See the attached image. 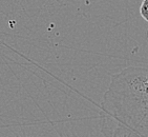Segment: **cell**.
Listing matches in <instances>:
<instances>
[{
    "label": "cell",
    "mask_w": 148,
    "mask_h": 137,
    "mask_svg": "<svg viewBox=\"0 0 148 137\" xmlns=\"http://www.w3.org/2000/svg\"><path fill=\"white\" fill-rule=\"evenodd\" d=\"M99 126L104 137H148V66H129L111 76Z\"/></svg>",
    "instance_id": "6da1fadb"
},
{
    "label": "cell",
    "mask_w": 148,
    "mask_h": 137,
    "mask_svg": "<svg viewBox=\"0 0 148 137\" xmlns=\"http://www.w3.org/2000/svg\"><path fill=\"white\" fill-rule=\"evenodd\" d=\"M140 14L143 19L148 22V0H143L142 4L140 6Z\"/></svg>",
    "instance_id": "7a4b0ae2"
}]
</instances>
